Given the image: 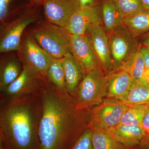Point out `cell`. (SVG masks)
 Listing matches in <instances>:
<instances>
[{
	"label": "cell",
	"instance_id": "1",
	"mask_svg": "<svg viewBox=\"0 0 149 149\" xmlns=\"http://www.w3.org/2000/svg\"><path fill=\"white\" fill-rule=\"evenodd\" d=\"M39 149H71L88 128L90 117L76 107L74 97L44 79L38 95Z\"/></svg>",
	"mask_w": 149,
	"mask_h": 149
},
{
	"label": "cell",
	"instance_id": "2",
	"mask_svg": "<svg viewBox=\"0 0 149 149\" xmlns=\"http://www.w3.org/2000/svg\"><path fill=\"white\" fill-rule=\"evenodd\" d=\"M38 94L0 102V149H39Z\"/></svg>",
	"mask_w": 149,
	"mask_h": 149
},
{
	"label": "cell",
	"instance_id": "3",
	"mask_svg": "<svg viewBox=\"0 0 149 149\" xmlns=\"http://www.w3.org/2000/svg\"><path fill=\"white\" fill-rule=\"evenodd\" d=\"M26 31L52 58H63L70 52V34L64 27L40 19Z\"/></svg>",
	"mask_w": 149,
	"mask_h": 149
},
{
	"label": "cell",
	"instance_id": "4",
	"mask_svg": "<svg viewBox=\"0 0 149 149\" xmlns=\"http://www.w3.org/2000/svg\"><path fill=\"white\" fill-rule=\"evenodd\" d=\"M40 6H34L1 26L0 52L18 51L28 26L40 20Z\"/></svg>",
	"mask_w": 149,
	"mask_h": 149
},
{
	"label": "cell",
	"instance_id": "5",
	"mask_svg": "<svg viewBox=\"0 0 149 149\" xmlns=\"http://www.w3.org/2000/svg\"><path fill=\"white\" fill-rule=\"evenodd\" d=\"M107 81L108 76H105L100 66L85 74L74 97L76 108L88 110L101 103L107 94Z\"/></svg>",
	"mask_w": 149,
	"mask_h": 149
},
{
	"label": "cell",
	"instance_id": "6",
	"mask_svg": "<svg viewBox=\"0 0 149 149\" xmlns=\"http://www.w3.org/2000/svg\"><path fill=\"white\" fill-rule=\"evenodd\" d=\"M108 36L115 69L135 54L141 46L138 36L123 24L108 33Z\"/></svg>",
	"mask_w": 149,
	"mask_h": 149
},
{
	"label": "cell",
	"instance_id": "7",
	"mask_svg": "<svg viewBox=\"0 0 149 149\" xmlns=\"http://www.w3.org/2000/svg\"><path fill=\"white\" fill-rule=\"evenodd\" d=\"M128 106L118 101L104 102L89 111L88 128L106 131L120 125Z\"/></svg>",
	"mask_w": 149,
	"mask_h": 149
},
{
	"label": "cell",
	"instance_id": "8",
	"mask_svg": "<svg viewBox=\"0 0 149 149\" xmlns=\"http://www.w3.org/2000/svg\"><path fill=\"white\" fill-rule=\"evenodd\" d=\"M44 79L29 67L23 64V70L20 75L0 92V102L37 95L42 87Z\"/></svg>",
	"mask_w": 149,
	"mask_h": 149
},
{
	"label": "cell",
	"instance_id": "9",
	"mask_svg": "<svg viewBox=\"0 0 149 149\" xmlns=\"http://www.w3.org/2000/svg\"><path fill=\"white\" fill-rule=\"evenodd\" d=\"M18 56L23 64L45 78L46 72L53 59L43 50L25 31L22 40Z\"/></svg>",
	"mask_w": 149,
	"mask_h": 149
},
{
	"label": "cell",
	"instance_id": "10",
	"mask_svg": "<svg viewBox=\"0 0 149 149\" xmlns=\"http://www.w3.org/2000/svg\"><path fill=\"white\" fill-rule=\"evenodd\" d=\"M70 52L85 74L100 66L88 35H70Z\"/></svg>",
	"mask_w": 149,
	"mask_h": 149
},
{
	"label": "cell",
	"instance_id": "11",
	"mask_svg": "<svg viewBox=\"0 0 149 149\" xmlns=\"http://www.w3.org/2000/svg\"><path fill=\"white\" fill-rule=\"evenodd\" d=\"M42 7L45 20L65 27L80 6L78 0H45Z\"/></svg>",
	"mask_w": 149,
	"mask_h": 149
},
{
	"label": "cell",
	"instance_id": "12",
	"mask_svg": "<svg viewBox=\"0 0 149 149\" xmlns=\"http://www.w3.org/2000/svg\"><path fill=\"white\" fill-rule=\"evenodd\" d=\"M101 21L91 25L87 33L91 40L99 63L104 70L109 71L113 66L108 34Z\"/></svg>",
	"mask_w": 149,
	"mask_h": 149
},
{
	"label": "cell",
	"instance_id": "13",
	"mask_svg": "<svg viewBox=\"0 0 149 149\" xmlns=\"http://www.w3.org/2000/svg\"><path fill=\"white\" fill-rule=\"evenodd\" d=\"M102 18L101 8L95 4L80 7L72 15L65 28L72 35H85L89 27L101 21Z\"/></svg>",
	"mask_w": 149,
	"mask_h": 149
},
{
	"label": "cell",
	"instance_id": "14",
	"mask_svg": "<svg viewBox=\"0 0 149 149\" xmlns=\"http://www.w3.org/2000/svg\"><path fill=\"white\" fill-rule=\"evenodd\" d=\"M107 76V98L120 101L129 91L133 78L128 72L123 70L113 71Z\"/></svg>",
	"mask_w": 149,
	"mask_h": 149
},
{
	"label": "cell",
	"instance_id": "15",
	"mask_svg": "<svg viewBox=\"0 0 149 149\" xmlns=\"http://www.w3.org/2000/svg\"><path fill=\"white\" fill-rule=\"evenodd\" d=\"M61 59L67 92L74 98L78 86L85 76V73L70 52Z\"/></svg>",
	"mask_w": 149,
	"mask_h": 149
},
{
	"label": "cell",
	"instance_id": "16",
	"mask_svg": "<svg viewBox=\"0 0 149 149\" xmlns=\"http://www.w3.org/2000/svg\"><path fill=\"white\" fill-rule=\"evenodd\" d=\"M23 64L19 56L7 55L0 61V92L16 80L22 72Z\"/></svg>",
	"mask_w": 149,
	"mask_h": 149
},
{
	"label": "cell",
	"instance_id": "17",
	"mask_svg": "<svg viewBox=\"0 0 149 149\" xmlns=\"http://www.w3.org/2000/svg\"><path fill=\"white\" fill-rule=\"evenodd\" d=\"M105 132L118 143L128 146L138 143L142 140H145L146 137V132L140 125L120 124Z\"/></svg>",
	"mask_w": 149,
	"mask_h": 149
},
{
	"label": "cell",
	"instance_id": "18",
	"mask_svg": "<svg viewBox=\"0 0 149 149\" xmlns=\"http://www.w3.org/2000/svg\"><path fill=\"white\" fill-rule=\"evenodd\" d=\"M120 102L127 105L149 104V84L143 78L133 79L128 93Z\"/></svg>",
	"mask_w": 149,
	"mask_h": 149
},
{
	"label": "cell",
	"instance_id": "19",
	"mask_svg": "<svg viewBox=\"0 0 149 149\" xmlns=\"http://www.w3.org/2000/svg\"><path fill=\"white\" fill-rule=\"evenodd\" d=\"M34 6L29 0H0L1 26Z\"/></svg>",
	"mask_w": 149,
	"mask_h": 149
},
{
	"label": "cell",
	"instance_id": "20",
	"mask_svg": "<svg viewBox=\"0 0 149 149\" xmlns=\"http://www.w3.org/2000/svg\"><path fill=\"white\" fill-rule=\"evenodd\" d=\"M104 27L108 33L123 24V17L113 0H104L102 8Z\"/></svg>",
	"mask_w": 149,
	"mask_h": 149
},
{
	"label": "cell",
	"instance_id": "21",
	"mask_svg": "<svg viewBox=\"0 0 149 149\" xmlns=\"http://www.w3.org/2000/svg\"><path fill=\"white\" fill-rule=\"evenodd\" d=\"M141 46L135 54L122 63L113 72L123 70L128 72L133 79L143 78L146 68L144 57L141 52Z\"/></svg>",
	"mask_w": 149,
	"mask_h": 149
},
{
	"label": "cell",
	"instance_id": "22",
	"mask_svg": "<svg viewBox=\"0 0 149 149\" xmlns=\"http://www.w3.org/2000/svg\"><path fill=\"white\" fill-rule=\"evenodd\" d=\"M45 78L51 85L58 91L67 93L61 58L53 59L47 70Z\"/></svg>",
	"mask_w": 149,
	"mask_h": 149
},
{
	"label": "cell",
	"instance_id": "23",
	"mask_svg": "<svg viewBox=\"0 0 149 149\" xmlns=\"http://www.w3.org/2000/svg\"><path fill=\"white\" fill-rule=\"evenodd\" d=\"M123 23L137 36L149 31V11L143 10L124 17Z\"/></svg>",
	"mask_w": 149,
	"mask_h": 149
},
{
	"label": "cell",
	"instance_id": "24",
	"mask_svg": "<svg viewBox=\"0 0 149 149\" xmlns=\"http://www.w3.org/2000/svg\"><path fill=\"white\" fill-rule=\"evenodd\" d=\"M121 118L120 124L141 126L144 116L149 108V104L128 105Z\"/></svg>",
	"mask_w": 149,
	"mask_h": 149
},
{
	"label": "cell",
	"instance_id": "25",
	"mask_svg": "<svg viewBox=\"0 0 149 149\" xmlns=\"http://www.w3.org/2000/svg\"><path fill=\"white\" fill-rule=\"evenodd\" d=\"M92 130V145L93 149H117V144L106 132L100 130Z\"/></svg>",
	"mask_w": 149,
	"mask_h": 149
},
{
	"label": "cell",
	"instance_id": "26",
	"mask_svg": "<svg viewBox=\"0 0 149 149\" xmlns=\"http://www.w3.org/2000/svg\"><path fill=\"white\" fill-rule=\"evenodd\" d=\"M120 10L123 18L144 10L140 0H113Z\"/></svg>",
	"mask_w": 149,
	"mask_h": 149
},
{
	"label": "cell",
	"instance_id": "27",
	"mask_svg": "<svg viewBox=\"0 0 149 149\" xmlns=\"http://www.w3.org/2000/svg\"><path fill=\"white\" fill-rule=\"evenodd\" d=\"M91 135L92 130L88 128L76 141L71 149H93Z\"/></svg>",
	"mask_w": 149,
	"mask_h": 149
},
{
	"label": "cell",
	"instance_id": "28",
	"mask_svg": "<svg viewBox=\"0 0 149 149\" xmlns=\"http://www.w3.org/2000/svg\"><path fill=\"white\" fill-rule=\"evenodd\" d=\"M141 126L146 134V137L144 140L149 141V108L144 116Z\"/></svg>",
	"mask_w": 149,
	"mask_h": 149
},
{
	"label": "cell",
	"instance_id": "29",
	"mask_svg": "<svg viewBox=\"0 0 149 149\" xmlns=\"http://www.w3.org/2000/svg\"><path fill=\"white\" fill-rule=\"evenodd\" d=\"M141 53L143 54L145 61V65L146 69L149 68V49L144 47L141 46Z\"/></svg>",
	"mask_w": 149,
	"mask_h": 149
},
{
	"label": "cell",
	"instance_id": "30",
	"mask_svg": "<svg viewBox=\"0 0 149 149\" xmlns=\"http://www.w3.org/2000/svg\"><path fill=\"white\" fill-rule=\"evenodd\" d=\"M80 7L83 8L86 6L93 5L95 4V0H78Z\"/></svg>",
	"mask_w": 149,
	"mask_h": 149
},
{
	"label": "cell",
	"instance_id": "31",
	"mask_svg": "<svg viewBox=\"0 0 149 149\" xmlns=\"http://www.w3.org/2000/svg\"><path fill=\"white\" fill-rule=\"evenodd\" d=\"M142 41L144 47L149 49V31L142 35Z\"/></svg>",
	"mask_w": 149,
	"mask_h": 149
},
{
	"label": "cell",
	"instance_id": "32",
	"mask_svg": "<svg viewBox=\"0 0 149 149\" xmlns=\"http://www.w3.org/2000/svg\"><path fill=\"white\" fill-rule=\"evenodd\" d=\"M145 10L149 11V0H140Z\"/></svg>",
	"mask_w": 149,
	"mask_h": 149
},
{
	"label": "cell",
	"instance_id": "33",
	"mask_svg": "<svg viewBox=\"0 0 149 149\" xmlns=\"http://www.w3.org/2000/svg\"><path fill=\"white\" fill-rule=\"evenodd\" d=\"M33 5L35 6H42L45 0H29Z\"/></svg>",
	"mask_w": 149,
	"mask_h": 149
},
{
	"label": "cell",
	"instance_id": "34",
	"mask_svg": "<svg viewBox=\"0 0 149 149\" xmlns=\"http://www.w3.org/2000/svg\"><path fill=\"white\" fill-rule=\"evenodd\" d=\"M143 78L149 84V68L146 69Z\"/></svg>",
	"mask_w": 149,
	"mask_h": 149
}]
</instances>
